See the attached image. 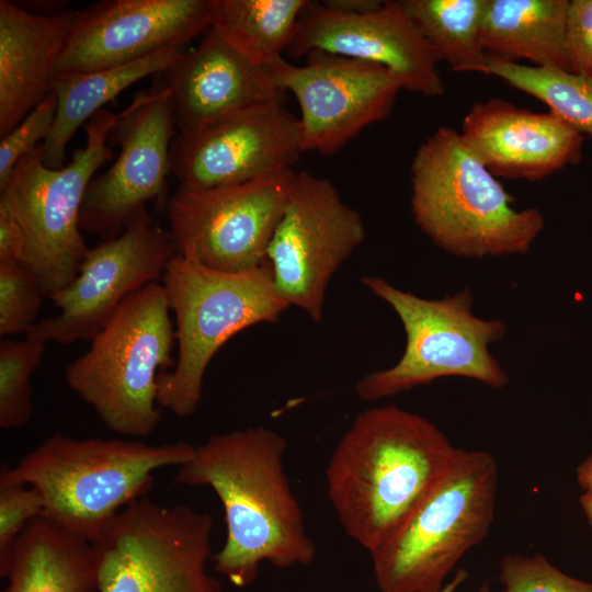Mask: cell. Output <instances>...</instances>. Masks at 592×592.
I'll return each mask as SVG.
<instances>
[{
    "instance_id": "36",
    "label": "cell",
    "mask_w": 592,
    "mask_h": 592,
    "mask_svg": "<svg viewBox=\"0 0 592 592\" xmlns=\"http://www.w3.org/2000/svg\"><path fill=\"white\" fill-rule=\"evenodd\" d=\"M577 481L585 493H592V452L577 468Z\"/></svg>"
},
{
    "instance_id": "21",
    "label": "cell",
    "mask_w": 592,
    "mask_h": 592,
    "mask_svg": "<svg viewBox=\"0 0 592 592\" xmlns=\"http://www.w3.org/2000/svg\"><path fill=\"white\" fill-rule=\"evenodd\" d=\"M78 13L33 12L0 1V137L54 92L56 65Z\"/></svg>"
},
{
    "instance_id": "16",
    "label": "cell",
    "mask_w": 592,
    "mask_h": 592,
    "mask_svg": "<svg viewBox=\"0 0 592 592\" xmlns=\"http://www.w3.org/2000/svg\"><path fill=\"white\" fill-rule=\"evenodd\" d=\"M301 152L298 118L274 101L236 112L197 134H177L170 171L185 189L229 186L293 170Z\"/></svg>"
},
{
    "instance_id": "32",
    "label": "cell",
    "mask_w": 592,
    "mask_h": 592,
    "mask_svg": "<svg viewBox=\"0 0 592 592\" xmlns=\"http://www.w3.org/2000/svg\"><path fill=\"white\" fill-rule=\"evenodd\" d=\"M57 101L54 92L34 107L0 141V186L20 159L44 143L54 125Z\"/></svg>"
},
{
    "instance_id": "27",
    "label": "cell",
    "mask_w": 592,
    "mask_h": 592,
    "mask_svg": "<svg viewBox=\"0 0 592 592\" xmlns=\"http://www.w3.org/2000/svg\"><path fill=\"white\" fill-rule=\"evenodd\" d=\"M485 75L544 102L549 112L592 137V80L554 67L525 66L488 56Z\"/></svg>"
},
{
    "instance_id": "4",
    "label": "cell",
    "mask_w": 592,
    "mask_h": 592,
    "mask_svg": "<svg viewBox=\"0 0 592 592\" xmlns=\"http://www.w3.org/2000/svg\"><path fill=\"white\" fill-rule=\"evenodd\" d=\"M184 441L149 444L137 439H75L56 432L11 467L38 491L43 515L60 528L94 542L126 506L144 498L157 470L190 460Z\"/></svg>"
},
{
    "instance_id": "25",
    "label": "cell",
    "mask_w": 592,
    "mask_h": 592,
    "mask_svg": "<svg viewBox=\"0 0 592 592\" xmlns=\"http://www.w3.org/2000/svg\"><path fill=\"white\" fill-rule=\"evenodd\" d=\"M309 0H216L210 27L255 66L288 49Z\"/></svg>"
},
{
    "instance_id": "2",
    "label": "cell",
    "mask_w": 592,
    "mask_h": 592,
    "mask_svg": "<svg viewBox=\"0 0 592 592\" xmlns=\"http://www.w3.org/2000/svg\"><path fill=\"white\" fill-rule=\"evenodd\" d=\"M457 452L418 413L394 405L360 412L326 469L327 493L346 535L375 550L436 486Z\"/></svg>"
},
{
    "instance_id": "28",
    "label": "cell",
    "mask_w": 592,
    "mask_h": 592,
    "mask_svg": "<svg viewBox=\"0 0 592 592\" xmlns=\"http://www.w3.org/2000/svg\"><path fill=\"white\" fill-rule=\"evenodd\" d=\"M46 343L29 338L0 341V428L25 426L33 414L31 377L39 366Z\"/></svg>"
},
{
    "instance_id": "9",
    "label": "cell",
    "mask_w": 592,
    "mask_h": 592,
    "mask_svg": "<svg viewBox=\"0 0 592 592\" xmlns=\"http://www.w3.org/2000/svg\"><path fill=\"white\" fill-rule=\"evenodd\" d=\"M363 285L387 303L406 333L405 352L391 367L357 382L356 394L372 401L395 396L442 377H466L490 388L508 385L509 377L490 353L506 326L473 311L468 288L441 299H426L391 285L379 276H364Z\"/></svg>"
},
{
    "instance_id": "23",
    "label": "cell",
    "mask_w": 592,
    "mask_h": 592,
    "mask_svg": "<svg viewBox=\"0 0 592 592\" xmlns=\"http://www.w3.org/2000/svg\"><path fill=\"white\" fill-rule=\"evenodd\" d=\"M568 0H486L480 37L489 57L569 70Z\"/></svg>"
},
{
    "instance_id": "33",
    "label": "cell",
    "mask_w": 592,
    "mask_h": 592,
    "mask_svg": "<svg viewBox=\"0 0 592 592\" xmlns=\"http://www.w3.org/2000/svg\"><path fill=\"white\" fill-rule=\"evenodd\" d=\"M565 45L569 71L592 80V0L569 2Z\"/></svg>"
},
{
    "instance_id": "8",
    "label": "cell",
    "mask_w": 592,
    "mask_h": 592,
    "mask_svg": "<svg viewBox=\"0 0 592 592\" xmlns=\"http://www.w3.org/2000/svg\"><path fill=\"white\" fill-rule=\"evenodd\" d=\"M117 114L101 110L86 124L84 147L68 164L50 169L42 160L41 145L19 160L0 186L3 204L25 238L23 264L52 298L78 275L90 248L79 225L80 210L93 174L113 158L109 134Z\"/></svg>"
},
{
    "instance_id": "10",
    "label": "cell",
    "mask_w": 592,
    "mask_h": 592,
    "mask_svg": "<svg viewBox=\"0 0 592 592\" xmlns=\"http://www.w3.org/2000/svg\"><path fill=\"white\" fill-rule=\"evenodd\" d=\"M213 520L141 498L92 542L98 592H220L206 571Z\"/></svg>"
},
{
    "instance_id": "22",
    "label": "cell",
    "mask_w": 592,
    "mask_h": 592,
    "mask_svg": "<svg viewBox=\"0 0 592 592\" xmlns=\"http://www.w3.org/2000/svg\"><path fill=\"white\" fill-rule=\"evenodd\" d=\"M0 574L3 592H98L92 544L44 516L25 527Z\"/></svg>"
},
{
    "instance_id": "11",
    "label": "cell",
    "mask_w": 592,
    "mask_h": 592,
    "mask_svg": "<svg viewBox=\"0 0 592 592\" xmlns=\"http://www.w3.org/2000/svg\"><path fill=\"white\" fill-rule=\"evenodd\" d=\"M295 174L287 170L202 190L179 186L166 205L177 254L223 272L264 264Z\"/></svg>"
},
{
    "instance_id": "26",
    "label": "cell",
    "mask_w": 592,
    "mask_h": 592,
    "mask_svg": "<svg viewBox=\"0 0 592 592\" xmlns=\"http://www.w3.org/2000/svg\"><path fill=\"white\" fill-rule=\"evenodd\" d=\"M407 13L453 71L486 72L480 29L486 0H401Z\"/></svg>"
},
{
    "instance_id": "37",
    "label": "cell",
    "mask_w": 592,
    "mask_h": 592,
    "mask_svg": "<svg viewBox=\"0 0 592 592\" xmlns=\"http://www.w3.org/2000/svg\"><path fill=\"white\" fill-rule=\"evenodd\" d=\"M466 579H467V571L464 569H460L455 573V577L437 592H455L458 589V587L462 585L466 581Z\"/></svg>"
},
{
    "instance_id": "19",
    "label": "cell",
    "mask_w": 592,
    "mask_h": 592,
    "mask_svg": "<svg viewBox=\"0 0 592 592\" xmlns=\"http://www.w3.org/2000/svg\"><path fill=\"white\" fill-rule=\"evenodd\" d=\"M459 133L494 177L539 181L582 157L583 136L568 123L498 98L474 103Z\"/></svg>"
},
{
    "instance_id": "29",
    "label": "cell",
    "mask_w": 592,
    "mask_h": 592,
    "mask_svg": "<svg viewBox=\"0 0 592 592\" xmlns=\"http://www.w3.org/2000/svg\"><path fill=\"white\" fill-rule=\"evenodd\" d=\"M45 297L36 275L23 263H0V334L27 333Z\"/></svg>"
},
{
    "instance_id": "34",
    "label": "cell",
    "mask_w": 592,
    "mask_h": 592,
    "mask_svg": "<svg viewBox=\"0 0 592 592\" xmlns=\"http://www.w3.org/2000/svg\"><path fill=\"white\" fill-rule=\"evenodd\" d=\"M24 254L23 231L11 212L0 204V263H23Z\"/></svg>"
},
{
    "instance_id": "3",
    "label": "cell",
    "mask_w": 592,
    "mask_h": 592,
    "mask_svg": "<svg viewBox=\"0 0 592 592\" xmlns=\"http://www.w3.org/2000/svg\"><path fill=\"white\" fill-rule=\"evenodd\" d=\"M410 172L417 226L454 257L524 254L544 229L543 213L516 209L514 197L452 127H439L419 146Z\"/></svg>"
},
{
    "instance_id": "35",
    "label": "cell",
    "mask_w": 592,
    "mask_h": 592,
    "mask_svg": "<svg viewBox=\"0 0 592 592\" xmlns=\"http://www.w3.org/2000/svg\"><path fill=\"white\" fill-rule=\"evenodd\" d=\"M384 1L378 0H325V8L345 14H363L378 9Z\"/></svg>"
},
{
    "instance_id": "20",
    "label": "cell",
    "mask_w": 592,
    "mask_h": 592,
    "mask_svg": "<svg viewBox=\"0 0 592 592\" xmlns=\"http://www.w3.org/2000/svg\"><path fill=\"white\" fill-rule=\"evenodd\" d=\"M157 76L170 91L179 135L197 134L236 112L285 98L264 68L244 58L212 27L195 48Z\"/></svg>"
},
{
    "instance_id": "7",
    "label": "cell",
    "mask_w": 592,
    "mask_h": 592,
    "mask_svg": "<svg viewBox=\"0 0 592 592\" xmlns=\"http://www.w3.org/2000/svg\"><path fill=\"white\" fill-rule=\"evenodd\" d=\"M498 464L486 451L458 452L441 480L371 554L382 592H437L459 559L489 534Z\"/></svg>"
},
{
    "instance_id": "14",
    "label": "cell",
    "mask_w": 592,
    "mask_h": 592,
    "mask_svg": "<svg viewBox=\"0 0 592 592\" xmlns=\"http://www.w3.org/2000/svg\"><path fill=\"white\" fill-rule=\"evenodd\" d=\"M175 254L169 231L141 209L118 237L89 249L76 278L50 298L58 314L25 337L59 344L91 340L126 298L162 278Z\"/></svg>"
},
{
    "instance_id": "30",
    "label": "cell",
    "mask_w": 592,
    "mask_h": 592,
    "mask_svg": "<svg viewBox=\"0 0 592 592\" xmlns=\"http://www.w3.org/2000/svg\"><path fill=\"white\" fill-rule=\"evenodd\" d=\"M502 592H592V583L568 576L540 554L508 555L500 561ZM478 592H492L481 585Z\"/></svg>"
},
{
    "instance_id": "6",
    "label": "cell",
    "mask_w": 592,
    "mask_h": 592,
    "mask_svg": "<svg viewBox=\"0 0 592 592\" xmlns=\"http://www.w3.org/2000/svg\"><path fill=\"white\" fill-rule=\"evenodd\" d=\"M175 319V365L157 379V401L177 417L193 414L201 402L205 372L235 334L276 322L288 304L278 295L265 262L244 272H223L175 254L161 278Z\"/></svg>"
},
{
    "instance_id": "38",
    "label": "cell",
    "mask_w": 592,
    "mask_h": 592,
    "mask_svg": "<svg viewBox=\"0 0 592 592\" xmlns=\"http://www.w3.org/2000/svg\"><path fill=\"white\" fill-rule=\"evenodd\" d=\"M580 504L584 512V515L590 524V527L592 530V493H583L580 497Z\"/></svg>"
},
{
    "instance_id": "1",
    "label": "cell",
    "mask_w": 592,
    "mask_h": 592,
    "mask_svg": "<svg viewBox=\"0 0 592 592\" xmlns=\"http://www.w3.org/2000/svg\"><path fill=\"white\" fill-rule=\"evenodd\" d=\"M286 440L258 425L208 437L178 467L175 480L210 488L221 502L227 527L214 570L235 587L249 585L260 563L308 565L316 546L284 469Z\"/></svg>"
},
{
    "instance_id": "18",
    "label": "cell",
    "mask_w": 592,
    "mask_h": 592,
    "mask_svg": "<svg viewBox=\"0 0 592 592\" xmlns=\"http://www.w3.org/2000/svg\"><path fill=\"white\" fill-rule=\"evenodd\" d=\"M311 52L377 64L395 72L403 90L424 96L444 94L436 52L401 1H384L367 13L345 14L311 1L300 15L286 50L292 58Z\"/></svg>"
},
{
    "instance_id": "5",
    "label": "cell",
    "mask_w": 592,
    "mask_h": 592,
    "mask_svg": "<svg viewBox=\"0 0 592 592\" xmlns=\"http://www.w3.org/2000/svg\"><path fill=\"white\" fill-rule=\"evenodd\" d=\"M163 285L151 283L126 298L90 348L68 364L69 388L104 425L124 437L144 439L161 412L157 379L175 365V325Z\"/></svg>"
},
{
    "instance_id": "12",
    "label": "cell",
    "mask_w": 592,
    "mask_h": 592,
    "mask_svg": "<svg viewBox=\"0 0 592 592\" xmlns=\"http://www.w3.org/2000/svg\"><path fill=\"white\" fill-rule=\"evenodd\" d=\"M365 235L361 214L329 179L296 172L266 250L278 295L319 322L330 280Z\"/></svg>"
},
{
    "instance_id": "24",
    "label": "cell",
    "mask_w": 592,
    "mask_h": 592,
    "mask_svg": "<svg viewBox=\"0 0 592 592\" xmlns=\"http://www.w3.org/2000/svg\"><path fill=\"white\" fill-rule=\"evenodd\" d=\"M182 53L180 48H167L124 66L57 76L54 83L55 121L41 145L44 164L50 169L66 166L67 145L82 124L132 84L167 70Z\"/></svg>"
},
{
    "instance_id": "17",
    "label": "cell",
    "mask_w": 592,
    "mask_h": 592,
    "mask_svg": "<svg viewBox=\"0 0 592 592\" xmlns=\"http://www.w3.org/2000/svg\"><path fill=\"white\" fill-rule=\"evenodd\" d=\"M216 0H102L79 11L56 76L124 66L182 45L212 25Z\"/></svg>"
},
{
    "instance_id": "31",
    "label": "cell",
    "mask_w": 592,
    "mask_h": 592,
    "mask_svg": "<svg viewBox=\"0 0 592 592\" xmlns=\"http://www.w3.org/2000/svg\"><path fill=\"white\" fill-rule=\"evenodd\" d=\"M44 502L36 489L19 481L11 467L0 469V567L25 527L42 516Z\"/></svg>"
},
{
    "instance_id": "15",
    "label": "cell",
    "mask_w": 592,
    "mask_h": 592,
    "mask_svg": "<svg viewBox=\"0 0 592 592\" xmlns=\"http://www.w3.org/2000/svg\"><path fill=\"white\" fill-rule=\"evenodd\" d=\"M306 56L301 66L282 56L264 67L272 82L298 102L304 152L333 155L391 114L403 84L390 69L323 52Z\"/></svg>"
},
{
    "instance_id": "13",
    "label": "cell",
    "mask_w": 592,
    "mask_h": 592,
    "mask_svg": "<svg viewBox=\"0 0 592 592\" xmlns=\"http://www.w3.org/2000/svg\"><path fill=\"white\" fill-rule=\"evenodd\" d=\"M177 133L170 91L161 79L133 96L117 114L107 138L109 145L121 148L119 155L87 189L79 217L81 231L110 240L147 203L166 207L170 147Z\"/></svg>"
}]
</instances>
